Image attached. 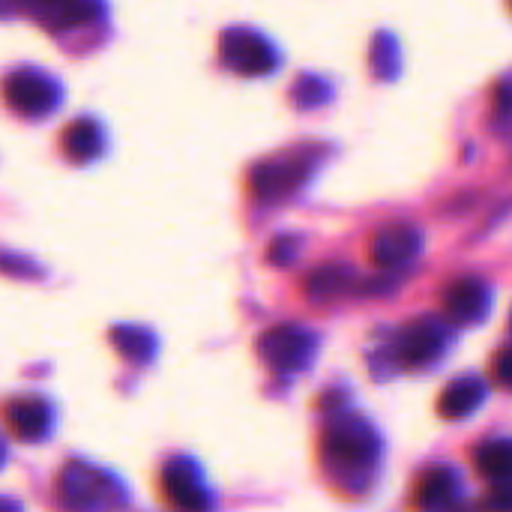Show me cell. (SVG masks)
<instances>
[{"instance_id": "3", "label": "cell", "mask_w": 512, "mask_h": 512, "mask_svg": "<svg viewBox=\"0 0 512 512\" xmlns=\"http://www.w3.org/2000/svg\"><path fill=\"white\" fill-rule=\"evenodd\" d=\"M3 99L21 117H45L60 102V84L36 69H15L3 78Z\"/></svg>"}, {"instance_id": "23", "label": "cell", "mask_w": 512, "mask_h": 512, "mask_svg": "<svg viewBox=\"0 0 512 512\" xmlns=\"http://www.w3.org/2000/svg\"><path fill=\"white\" fill-rule=\"evenodd\" d=\"M0 512H21V510H18V504H15V501H9V498H0Z\"/></svg>"}, {"instance_id": "20", "label": "cell", "mask_w": 512, "mask_h": 512, "mask_svg": "<svg viewBox=\"0 0 512 512\" xmlns=\"http://www.w3.org/2000/svg\"><path fill=\"white\" fill-rule=\"evenodd\" d=\"M486 510L492 512H512V480L495 483V489L486 498Z\"/></svg>"}, {"instance_id": "9", "label": "cell", "mask_w": 512, "mask_h": 512, "mask_svg": "<svg viewBox=\"0 0 512 512\" xmlns=\"http://www.w3.org/2000/svg\"><path fill=\"white\" fill-rule=\"evenodd\" d=\"M444 351V327L435 324V321H417L411 324L399 345H396V354H399V363L408 366V369H417V366H429L441 357Z\"/></svg>"}, {"instance_id": "25", "label": "cell", "mask_w": 512, "mask_h": 512, "mask_svg": "<svg viewBox=\"0 0 512 512\" xmlns=\"http://www.w3.org/2000/svg\"><path fill=\"white\" fill-rule=\"evenodd\" d=\"M510 3H512V0H510Z\"/></svg>"}, {"instance_id": "7", "label": "cell", "mask_w": 512, "mask_h": 512, "mask_svg": "<svg viewBox=\"0 0 512 512\" xmlns=\"http://www.w3.org/2000/svg\"><path fill=\"white\" fill-rule=\"evenodd\" d=\"M162 489L168 504L177 512H210V495L192 462H171L162 474Z\"/></svg>"}, {"instance_id": "15", "label": "cell", "mask_w": 512, "mask_h": 512, "mask_svg": "<svg viewBox=\"0 0 512 512\" xmlns=\"http://www.w3.org/2000/svg\"><path fill=\"white\" fill-rule=\"evenodd\" d=\"M456 474L447 471V468H432L420 477L417 483V504L423 510H438V507H447L453 498H456Z\"/></svg>"}, {"instance_id": "24", "label": "cell", "mask_w": 512, "mask_h": 512, "mask_svg": "<svg viewBox=\"0 0 512 512\" xmlns=\"http://www.w3.org/2000/svg\"><path fill=\"white\" fill-rule=\"evenodd\" d=\"M0 462H3V444H0Z\"/></svg>"}, {"instance_id": "11", "label": "cell", "mask_w": 512, "mask_h": 512, "mask_svg": "<svg viewBox=\"0 0 512 512\" xmlns=\"http://www.w3.org/2000/svg\"><path fill=\"white\" fill-rule=\"evenodd\" d=\"M489 288L480 279H459L444 291V312L456 324H477L489 312Z\"/></svg>"}, {"instance_id": "14", "label": "cell", "mask_w": 512, "mask_h": 512, "mask_svg": "<svg viewBox=\"0 0 512 512\" xmlns=\"http://www.w3.org/2000/svg\"><path fill=\"white\" fill-rule=\"evenodd\" d=\"M63 153L66 159L84 165L90 159H96L102 153V129L93 120H75L66 132H63Z\"/></svg>"}, {"instance_id": "16", "label": "cell", "mask_w": 512, "mask_h": 512, "mask_svg": "<svg viewBox=\"0 0 512 512\" xmlns=\"http://www.w3.org/2000/svg\"><path fill=\"white\" fill-rule=\"evenodd\" d=\"M351 279H354V273L345 267H321L306 279V294L318 303H327V300L342 297L351 288Z\"/></svg>"}, {"instance_id": "21", "label": "cell", "mask_w": 512, "mask_h": 512, "mask_svg": "<svg viewBox=\"0 0 512 512\" xmlns=\"http://www.w3.org/2000/svg\"><path fill=\"white\" fill-rule=\"evenodd\" d=\"M495 375H498L501 384L512 387V348L498 354V360H495Z\"/></svg>"}, {"instance_id": "12", "label": "cell", "mask_w": 512, "mask_h": 512, "mask_svg": "<svg viewBox=\"0 0 512 512\" xmlns=\"http://www.w3.org/2000/svg\"><path fill=\"white\" fill-rule=\"evenodd\" d=\"M6 426L15 438L39 441L48 432V405L36 396H24L6 405Z\"/></svg>"}, {"instance_id": "19", "label": "cell", "mask_w": 512, "mask_h": 512, "mask_svg": "<svg viewBox=\"0 0 512 512\" xmlns=\"http://www.w3.org/2000/svg\"><path fill=\"white\" fill-rule=\"evenodd\" d=\"M294 96H297V102H300L303 108L318 105V102L327 99V84H324L321 78H300L297 87H294Z\"/></svg>"}, {"instance_id": "1", "label": "cell", "mask_w": 512, "mask_h": 512, "mask_svg": "<svg viewBox=\"0 0 512 512\" xmlns=\"http://www.w3.org/2000/svg\"><path fill=\"white\" fill-rule=\"evenodd\" d=\"M57 501L69 512H114L123 504V486L102 468L69 462L57 483Z\"/></svg>"}, {"instance_id": "22", "label": "cell", "mask_w": 512, "mask_h": 512, "mask_svg": "<svg viewBox=\"0 0 512 512\" xmlns=\"http://www.w3.org/2000/svg\"><path fill=\"white\" fill-rule=\"evenodd\" d=\"M291 255H294V240H288V237H282V240L273 243V249H270V258H273L276 264L291 261Z\"/></svg>"}, {"instance_id": "8", "label": "cell", "mask_w": 512, "mask_h": 512, "mask_svg": "<svg viewBox=\"0 0 512 512\" xmlns=\"http://www.w3.org/2000/svg\"><path fill=\"white\" fill-rule=\"evenodd\" d=\"M30 18H36L45 27L63 30V27H78L96 18L99 0H15Z\"/></svg>"}, {"instance_id": "5", "label": "cell", "mask_w": 512, "mask_h": 512, "mask_svg": "<svg viewBox=\"0 0 512 512\" xmlns=\"http://www.w3.org/2000/svg\"><path fill=\"white\" fill-rule=\"evenodd\" d=\"M258 354L276 372H300L315 354V339L303 327L279 324L258 339Z\"/></svg>"}, {"instance_id": "6", "label": "cell", "mask_w": 512, "mask_h": 512, "mask_svg": "<svg viewBox=\"0 0 512 512\" xmlns=\"http://www.w3.org/2000/svg\"><path fill=\"white\" fill-rule=\"evenodd\" d=\"M306 174H309L306 156H282L252 171V192L261 201H282L306 180Z\"/></svg>"}, {"instance_id": "10", "label": "cell", "mask_w": 512, "mask_h": 512, "mask_svg": "<svg viewBox=\"0 0 512 512\" xmlns=\"http://www.w3.org/2000/svg\"><path fill=\"white\" fill-rule=\"evenodd\" d=\"M420 246H423V237H420L417 228H411V225H390V228L375 234L369 255H372V261L378 267H402V264H408L420 252Z\"/></svg>"}, {"instance_id": "17", "label": "cell", "mask_w": 512, "mask_h": 512, "mask_svg": "<svg viewBox=\"0 0 512 512\" xmlns=\"http://www.w3.org/2000/svg\"><path fill=\"white\" fill-rule=\"evenodd\" d=\"M477 468L492 483L512 480V441H492L477 450Z\"/></svg>"}, {"instance_id": "18", "label": "cell", "mask_w": 512, "mask_h": 512, "mask_svg": "<svg viewBox=\"0 0 512 512\" xmlns=\"http://www.w3.org/2000/svg\"><path fill=\"white\" fill-rule=\"evenodd\" d=\"M111 339H114V345H117V351L126 357V360H132V363H144V360H150V354H153V336L147 333V330H141V327H120V330H114L111 333Z\"/></svg>"}, {"instance_id": "13", "label": "cell", "mask_w": 512, "mask_h": 512, "mask_svg": "<svg viewBox=\"0 0 512 512\" xmlns=\"http://www.w3.org/2000/svg\"><path fill=\"white\" fill-rule=\"evenodd\" d=\"M486 399V387L483 381L477 378H459L453 381L444 393H441V402H438V411L447 417V420H462L468 414H474Z\"/></svg>"}, {"instance_id": "4", "label": "cell", "mask_w": 512, "mask_h": 512, "mask_svg": "<svg viewBox=\"0 0 512 512\" xmlns=\"http://www.w3.org/2000/svg\"><path fill=\"white\" fill-rule=\"evenodd\" d=\"M219 57L237 75H267L279 63L273 45L249 27L225 30L219 39Z\"/></svg>"}, {"instance_id": "2", "label": "cell", "mask_w": 512, "mask_h": 512, "mask_svg": "<svg viewBox=\"0 0 512 512\" xmlns=\"http://www.w3.org/2000/svg\"><path fill=\"white\" fill-rule=\"evenodd\" d=\"M324 456L339 471H369L378 459V435L363 420H339L324 435Z\"/></svg>"}]
</instances>
